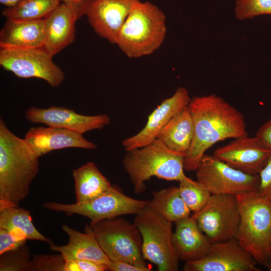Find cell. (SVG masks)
<instances>
[{"label":"cell","instance_id":"obj_16","mask_svg":"<svg viewBox=\"0 0 271 271\" xmlns=\"http://www.w3.org/2000/svg\"><path fill=\"white\" fill-rule=\"evenodd\" d=\"M270 155L255 137L248 136L234 139L217 149L213 154L230 166L252 175H258Z\"/></svg>","mask_w":271,"mask_h":271},{"label":"cell","instance_id":"obj_14","mask_svg":"<svg viewBox=\"0 0 271 271\" xmlns=\"http://www.w3.org/2000/svg\"><path fill=\"white\" fill-rule=\"evenodd\" d=\"M191 99L186 88H178L171 97L163 100L152 111L141 130L122 141L125 151L144 147L157 139L169 121L188 105Z\"/></svg>","mask_w":271,"mask_h":271},{"label":"cell","instance_id":"obj_24","mask_svg":"<svg viewBox=\"0 0 271 271\" xmlns=\"http://www.w3.org/2000/svg\"><path fill=\"white\" fill-rule=\"evenodd\" d=\"M149 206L171 222L190 216L191 211L183 201L179 187L172 186L153 193Z\"/></svg>","mask_w":271,"mask_h":271},{"label":"cell","instance_id":"obj_25","mask_svg":"<svg viewBox=\"0 0 271 271\" xmlns=\"http://www.w3.org/2000/svg\"><path fill=\"white\" fill-rule=\"evenodd\" d=\"M0 227L21 230L27 239L53 244L48 238L41 233L32 221L31 212L18 207H11L0 210Z\"/></svg>","mask_w":271,"mask_h":271},{"label":"cell","instance_id":"obj_15","mask_svg":"<svg viewBox=\"0 0 271 271\" xmlns=\"http://www.w3.org/2000/svg\"><path fill=\"white\" fill-rule=\"evenodd\" d=\"M140 1L93 0L85 15L97 35L115 44L121 27Z\"/></svg>","mask_w":271,"mask_h":271},{"label":"cell","instance_id":"obj_19","mask_svg":"<svg viewBox=\"0 0 271 271\" xmlns=\"http://www.w3.org/2000/svg\"><path fill=\"white\" fill-rule=\"evenodd\" d=\"M68 236L66 244L50 245L51 250L61 253L66 261L77 259L89 260L108 266L111 261L99 245L89 225L85 226V232L82 233L67 225L62 226Z\"/></svg>","mask_w":271,"mask_h":271},{"label":"cell","instance_id":"obj_26","mask_svg":"<svg viewBox=\"0 0 271 271\" xmlns=\"http://www.w3.org/2000/svg\"><path fill=\"white\" fill-rule=\"evenodd\" d=\"M61 3V0H22L14 7L6 8L2 15L11 20L44 19Z\"/></svg>","mask_w":271,"mask_h":271},{"label":"cell","instance_id":"obj_23","mask_svg":"<svg viewBox=\"0 0 271 271\" xmlns=\"http://www.w3.org/2000/svg\"><path fill=\"white\" fill-rule=\"evenodd\" d=\"M76 202L90 200L104 192L112 185L96 164L88 162L72 171Z\"/></svg>","mask_w":271,"mask_h":271},{"label":"cell","instance_id":"obj_31","mask_svg":"<svg viewBox=\"0 0 271 271\" xmlns=\"http://www.w3.org/2000/svg\"><path fill=\"white\" fill-rule=\"evenodd\" d=\"M27 240L21 230L0 227V255L19 247L25 244Z\"/></svg>","mask_w":271,"mask_h":271},{"label":"cell","instance_id":"obj_5","mask_svg":"<svg viewBox=\"0 0 271 271\" xmlns=\"http://www.w3.org/2000/svg\"><path fill=\"white\" fill-rule=\"evenodd\" d=\"M166 32L163 12L152 3L140 1L121 27L115 44L128 58H138L158 50Z\"/></svg>","mask_w":271,"mask_h":271},{"label":"cell","instance_id":"obj_13","mask_svg":"<svg viewBox=\"0 0 271 271\" xmlns=\"http://www.w3.org/2000/svg\"><path fill=\"white\" fill-rule=\"evenodd\" d=\"M25 117L33 123H43L81 134L101 129L110 123V118L106 114L86 115L64 107L56 106L46 108L31 106L26 110Z\"/></svg>","mask_w":271,"mask_h":271},{"label":"cell","instance_id":"obj_8","mask_svg":"<svg viewBox=\"0 0 271 271\" xmlns=\"http://www.w3.org/2000/svg\"><path fill=\"white\" fill-rule=\"evenodd\" d=\"M150 201L134 199L125 195L115 185H112L100 195L82 203L63 204L54 201L42 204L46 210L68 215L77 214L88 218L90 226L106 219L127 214H137Z\"/></svg>","mask_w":271,"mask_h":271},{"label":"cell","instance_id":"obj_38","mask_svg":"<svg viewBox=\"0 0 271 271\" xmlns=\"http://www.w3.org/2000/svg\"><path fill=\"white\" fill-rule=\"evenodd\" d=\"M268 270L271 271V264L267 267Z\"/></svg>","mask_w":271,"mask_h":271},{"label":"cell","instance_id":"obj_11","mask_svg":"<svg viewBox=\"0 0 271 271\" xmlns=\"http://www.w3.org/2000/svg\"><path fill=\"white\" fill-rule=\"evenodd\" d=\"M191 216L211 243L235 238L240 212L235 195L211 194L205 206Z\"/></svg>","mask_w":271,"mask_h":271},{"label":"cell","instance_id":"obj_27","mask_svg":"<svg viewBox=\"0 0 271 271\" xmlns=\"http://www.w3.org/2000/svg\"><path fill=\"white\" fill-rule=\"evenodd\" d=\"M180 195L193 213L199 211L206 204L211 194L197 181L188 178L179 182Z\"/></svg>","mask_w":271,"mask_h":271},{"label":"cell","instance_id":"obj_35","mask_svg":"<svg viewBox=\"0 0 271 271\" xmlns=\"http://www.w3.org/2000/svg\"><path fill=\"white\" fill-rule=\"evenodd\" d=\"M110 271H150L148 266L136 265L124 261H112L108 266Z\"/></svg>","mask_w":271,"mask_h":271},{"label":"cell","instance_id":"obj_30","mask_svg":"<svg viewBox=\"0 0 271 271\" xmlns=\"http://www.w3.org/2000/svg\"><path fill=\"white\" fill-rule=\"evenodd\" d=\"M66 260L61 253L35 254L31 258L28 271H65Z\"/></svg>","mask_w":271,"mask_h":271},{"label":"cell","instance_id":"obj_12","mask_svg":"<svg viewBox=\"0 0 271 271\" xmlns=\"http://www.w3.org/2000/svg\"><path fill=\"white\" fill-rule=\"evenodd\" d=\"M257 262L235 238L212 243L207 253L186 262L185 271H260Z\"/></svg>","mask_w":271,"mask_h":271},{"label":"cell","instance_id":"obj_3","mask_svg":"<svg viewBox=\"0 0 271 271\" xmlns=\"http://www.w3.org/2000/svg\"><path fill=\"white\" fill-rule=\"evenodd\" d=\"M185 155L157 139L147 146L127 151L122 164L134 193L140 194L146 190L145 182L153 177L179 182L188 179L184 172Z\"/></svg>","mask_w":271,"mask_h":271},{"label":"cell","instance_id":"obj_4","mask_svg":"<svg viewBox=\"0 0 271 271\" xmlns=\"http://www.w3.org/2000/svg\"><path fill=\"white\" fill-rule=\"evenodd\" d=\"M240 221L235 238L257 263L271 264V200L256 191L235 196Z\"/></svg>","mask_w":271,"mask_h":271},{"label":"cell","instance_id":"obj_17","mask_svg":"<svg viewBox=\"0 0 271 271\" xmlns=\"http://www.w3.org/2000/svg\"><path fill=\"white\" fill-rule=\"evenodd\" d=\"M24 139L40 158L53 151L66 148L92 150L97 148L80 133L57 127H32L26 132Z\"/></svg>","mask_w":271,"mask_h":271},{"label":"cell","instance_id":"obj_36","mask_svg":"<svg viewBox=\"0 0 271 271\" xmlns=\"http://www.w3.org/2000/svg\"><path fill=\"white\" fill-rule=\"evenodd\" d=\"M93 0H61L62 3L70 7L78 19L85 15L87 9Z\"/></svg>","mask_w":271,"mask_h":271},{"label":"cell","instance_id":"obj_34","mask_svg":"<svg viewBox=\"0 0 271 271\" xmlns=\"http://www.w3.org/2000/svg\"><path fill=\"white\" fill-rule=\"evenodd\" d=\"M255 137L271 154V118L259 128Z\"/></svg>","mask_w":271,"mask_h":271},{"label":"cell","instance_id":"obj_33","mask_svg":"<svg viewBox=\"0 0 271 271\" xmlns=\"http://www.w3.org/2000/svg\"><path fill=\"white\" fill-rule=\"evenodd\" d=\"M258 175L259 183L257 191L271 200V155Z\"/></svg>","mask_w":271,"mask_h":271},{"label":"cell","instance_id":"obj_9","mask_svg":"<svg viewBox=\"0 0 271 271\" xmlns=\"http://www.w3.org/2000/svg\"><path fill=\"white\" fill-rule=\"evenodd\" d=\"M44 47L33 48H0V65L21 78H39L57 87L65 79L63 70L53 61Z\"/></svg>","mask_w":271,"mask_h":271},{"label":"cell","instance_id":"obj_29","mask_svg":"<svg viewBox=\"0 0 271 271\" xmlns=\"http://www.w3.org/2000/svg\"><path fill=\"white\" fill-rule=\"evenodd\" d=\"M236 18L240 20L262 15H271V0H237Z\"/></svg>","mask_w":271,"mask_h":271},{"label":"cell","instance_id":"obj_37","mask_svg":"<svg viewBox=\"0 0 271 271\" xmlns=\"http://www.w3.org/2000/svg\"><path fill=\"white\" fill-rule=\"evenodd\" d=\"M22 0H0V3L6 8H11L16 6Z\"/></svg>","mask_w":271,"mask_h":271},{"label":"cell","instance_id":"obj_18","mask_svg":"<svg viewBox=\"0 0 271 271\" xmlns=\"http://www.w3.org/2000/svg\"><path fill=\"white\" fill-rule=\"evenodd\" d=\"M78 19L73 10L63 3L44 19V47L53 56L73 42Z\"/></svg>","mask_w":271,"mask_h":271},{"label":"cell","instance_id":"obj_28","mask_svg":"<svg viewBox=\"0 0 271 271\" xmlns=\"http://www.w3.org/2000/svg\"><path fill=\"white\" fill-rule=\"evenodd\" d=\"M31 259L26 243L0 255V271H28Z\"/></svg>","mask_w":271,"mask_h":271},{"label":"cell","instance_id":"obj_7","mask_svg":"<svg viewBox=\"0 0 271 271\" xmlns=\"http://www.w3.org/2000/svg\"><path fill=\"white\" fill-rule=\"evenodd\" d=\"M95 237L112 261L148 266L142 253V237L135 224L121 217L101 220L92 226Z\"/></svg>","mask_w":271,"mask_h":271},{"label":"cell","instance_id":"obj_10","mask_svg":"<svg viewBox=\"0 0 271 271\" xmlns=\"http://www.w3.org/2000/svg\"><path fill=\"white\" fill-rule=\"evenodd\" d=\"M197 181L211 194L237 195L256 191L258 175H252L236 169L213 155L201 159L196 169Z\"/></svg>","mask_w":271,"mask_h":271},{"label":"cell","instance_id":"obj_6","mask_svg":"<svg viewBox=\"0 0 271 271\" xmlns=\"http://www.w3.org/2000/svg\"><path fill=\"white\" fill-rule=\"evenodd\" d=\"M142 237V253L159 271H177L180 259L172 243V222L149 206L136 214L133 222Z\"/></svg>","mask_w":271,"mask_h":271},{"label":"cell","instance_id":"obj_32","mask_svg":"<svg viewBox=\"0 0 271 271\" xmlns=\"http://www.w3.org/2000/svg\"><path fill=\"white\" fill-rule=\"evenodd\" d=\"M106 264L89 260L77 259L66 261L65 271H104Z\"/></svg>","mask_w":271,"mask_h":271},{"label":"cell","instance_id":"obj_20","mask_svg":"<svg viewBox=\"0 0 271 271\" xmlns=\"http://www.w3.org/2000/svg\"><path fill=\"white\" fill-rule=\"evenodd\" d=\"M175 223L172 243L179 258L187 262L204 257L212 243L201 231L195 219L189 216Z\"/></svg>","mask_w":271,"mask_h":271},{"label":"cell","instance_id":"obj_1","mask_svg":"<svg viewBox=\"0 0 271 271\" xmlns=\"http://www.w3.org/2000/svg\"><path fill=\"white\" fill-rule=\"evenodd\" d=\"M194 133L184 159V169L195 171L206 151L216 143L248 136L243 115L216 94L195 96L188 105Z\"/></svg>","mask_w":271,"mask_h":271},{"label":"cell","instance_id":"obj_21","mask_svg":"<svg viewBox=\"0 0 271 271\" xmlns=\"http://www.w3.org/2000/svg\"><path fill=\"white\" fill-rule=\"evenodd\" d=\"M44 20L7 19L0 32V48L44 47Z\"/></svg>","mask_w":271,"mask_h":271},{"label":"cell","instance_id":"obj_2","mask_svg":"<svg viewBox=\"0 0 271 271\" xmlns=\"http://www.w3.org/2000/svg\"><path fill=\"white\" fill-rule=\"evenodd\" d=\"M39 158L0 119V210L18 207L39 173Z\"/></svg>","mask_w":271,"mask_h":271},{"label":"cell","instance_id":"obj_22","mask_svg":"<svg viewBox=\"0 0 271 271\" xmlns=\"http://www.w3.org/2000/svg\"><path fill=\"white\" fill-rule=\"evenodd\" d=\"M193 133V121L187 106L169 121L157 139L170 149L186 153L190 147Z\"/></svg>","mask_w":271,"mask_h":271}]
</instances>
